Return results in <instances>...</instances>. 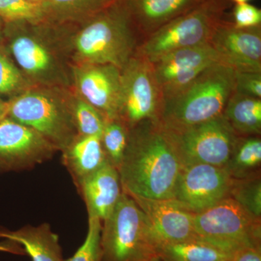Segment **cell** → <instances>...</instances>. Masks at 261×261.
<instances>
[{
    "label": "cell",
    "mask_w": 261,
    "mask_h": 261,
    "mask_svg": "<svg viewBox=\"0 0 261 261\" xmlns=\"http://www.w3.org/2000/svg\"><path fill=\"white\" fill-rule=\"evenodd\" d=\"M65 89L33 87L7 102L6 116L35 130L62 152L79 135Z\"/></svg>",
    "instance_id": "5"
},
{
    "label": "cell",
    "mask_w": 261,
    "mask_h": 261,
    "mask_svg": "<svg viewBox=\"0 0 261 261\" xmlns=\"http://www.w3.org/2000/svg\"><path fill=\"white\" fill-rule=\"evenodd\" d=\"M101 135H78L62 151V163L75 187L108 163L103 151Z\"/></svg>",
    "instance_id": "19"
},
{
    "label": "cell",
    "mask_w": 261,
    "mask_h": 261,
    "mask_svg": "<svg viewBox=\"0 0 261 261\" xmlns=\"http://www.w3.org/2000/svg\"><path fill=\"white\" fill-rule=\"evenodd\" d=\"M162 261H228L231 254L195 238L163 245L158 250Z\"/></svg>",
    "instance_id": "24"
},
{
    "label": "cell",
    "mask_w": 261,
    "mask_h": 261,
    "mask_svg": "<svg viewBox=\"0 0 261 261\" xmlns=\"http://www.w3.org/2000/svg\"></svg>",
    "instance_id": "41"
},
{
    "label": "cell",
    "mask_w": 261,
    "mask_h": 261,
    "mask_svg": "<svg viewBox=\"0 0 261 261\" xmlns=\"http://www.w3.org/2000/svg\"><path fill=\"white\" fill-rule=\"evenodd\" d=\"M88 219V231L84 243L73 256L63 261H101L102 223L96 218Z\"/></svg>",
    "instance_id": "30"
},
{
    "label": "cell",
    "mask_w": 261,
    "mask_h": 261,
    "mask_svg": "<svg viewBox=\"0 0 261 261\" xmlns=\"http://www.w3.org/2000/svg\"><path fill=\"white\" fill-rule=\"evenodd\" d=\"M3 29H4V23L0 18V44L3 42Z\"/></svg>",
    "instance_id": "36"
},
{
    "label": "cell",
    "mask_w": 261,
    "mask_h": 261,
    "mask_svg": "<svg viewBox=\"0 0 261 261\" xmlns=\"http://www.w3.org/2000/svg\"><path fill=\"white\" fill-rule=\"evenodd\" d=\"M228 261H261V247H248L233 252Z\"/></svg>",
    "instance_id": "33"
},
{
    "label": "cell",
    "mask_w": 261,
    "mask_h": 261,
    "mask_svg": "<svg viewBox=\"0 0 261 261\" xmlns=\"http://www.w3.org/2000/svg\"><path fill=\"white\" fill-rule=\"evenodd\" d=\"M231 1L233 2V3L238 4H243V3H248L249 1L250 0H231Z\"/></svg>",
    "instance_id": "38"
},
{
    "label": "cell",
    "mask_w": 261,
    "mask_h": 261,
    "mask_svg": "<svg viewBox=\"0 0 261 261\" xmlns=\"http://www.w3.org/2000/svg\"><path fill=\"white\" fill-rule=\"evenodd\" d=\"M58 151L30 127L5 116L0 120V174L31 170Z\"/></svg>",
    "instance_id": "11"
},
{
    "label": "cell",
    "mask_w": 261,
    "mask_h": 261,
    "mask_svg": "<svg viewBox=\"0 0 261 261\" xmlns=\"http://www.w3.org/2000/svg\"><path fill=\"white\" fill-rule=\"evenodd\" d=\"M150 261H162L161 259L159 258V257H154L153 259H152Z\"/></svg>",
    "instance_id": "39"
},
{
    "label": "cell",
    "mask_w": 261,
    "mask_h": 261,
    "mask_svg": "<svg viewBox=\"0 0 261 261\" xmlns=\"http://www.w3.org/2000/svg\"><path fill=\"white\" fill-rule=\"evenodd\" d=\"M223 116L240 137L258 136L261 132V99L233 92Z\"/></svg>",
    "instance_id": "22"
},
{
    "label": "cell",
    "mask_w": 261,
    "mask_h": 261,
    "mask_svg": "<svg viewBox=\"0 0 261 261\" xmlns=\"http://www.w3.org/2000/svg\"><path fill=\"white\" fill-rule=\"evenodd\" d=\"M197 238L232 254L248 247H260L261 221L228 197L195 214Z\"/></svg>",
    "instance_id": "8"
},
{
    "label": "cell",
    "mask_w": 261,
    "mask_h": 261,
    "mask_svg": "<svg viewBox=\"0 0 261 261\" xmlns=\"http://www.w3.org/2000/svg\"><path fill=\"white\" fill-rule=\"evenodd\" d=\"M228 197L257 219L261 218L260 175L251 177L232 178Z\"/></svg>",
    "instance_id": "28"
},
{
    "label": "cell",
    "mask_w": 261,
    "mask_h": 261,
    "mask_svg": "<svg viewBox=\"0 0 261 261\" xmlns=\"http://www.w3.org/2000/svg\"><path fill=\"white\" fill-rule=\"evenodd\" d=\"M132 198L147 217L159 249L163 245L197 238L194 225L195 213L177 200Z\"/></svg>",
    "instance_id": "16"
},
{
    "label": "cell",
    "mask_w": 261,
    "mask_h": 261,
    "mask_svg": "<svg viewBox=\"0 0 261 261\" xmlns=\"http://www.w3.org/2000/svg\"><path fill=\"white\" fill-rule=\"evenodd\" d=\"M0 18L4 23L44 21L41 7L25 0H0Z\"/></svg>",
    "instance_id": "29"
},
{
    "label": "cell",
    "mask_w": 261,
    "mask_h": 261,
    "mask_svg": "<svg viewBox=\"0 0 261 261\" xmlns=\"http://www.w3.org/2000/svg\"><path fill=\"white\" fill-rule=\"evenodd\" d=\"M0 239L20 245L32 261L64 260L59 237L47 223L39 226L29 225L14 231L0 227Z\"/></svg>",
    "instance_id": "20"
},
{
    "label": "cell",
    "mask_w": 261,
    "mask_h": 261,
    "mask_svg": "<svg viewBox=\"0 0 261 261\" xmlns=\"http://www.w3.org/2000/svg\"><path fill=\"white\" fill-rule=\"evenodd\" d=\"M209 43L222 64L238 71L261 73L260 25L240 29L223 19Z\"/></svg>",
    "instance_id": "15"
},
{
    "label": "cell",
    "mask_w": 261,
    "mask_h": 261,
    "mask_svg": "<svg viewBox=\"0 0 261 261\" xmlns=\"http://www.w3.org/2000/svg\"><path fill=\"white\" fill-rule=\"evenodd\" d=\"M235 92L244 95L261 97V73L234 70Z\"/></svg>",
    "instance_id": "31"
},
{
    "label": "cell",
    "mask_w": 261,
    "mask_h": 261,
    "mask_svg": "<svg viewBox=\"0 0 261 261\" xmlns=\"http://www.w3.org/2000/svg\"><path fill=\"white\" fill-rule=\"evenodd\" d=\"M25 1L28 2V3H32V4L37 5L40 6L44 0H25Z\"/></svg>",
    "instance_id": "37"
},
{
    "label": "cell",
    "mask_w": 261,
    "mask_h": 261,
    "mask_svg": "<svg viewBox=\"0 0 261 261\" xmlns=\"http://www.w3.org/2000/svg\"><path fill=\"white\" fill-rule=\"evenodd\" d=\"M121 76L112 65H72V87L107 120L118 118Z\"/></svg>",
    "instance_id": "14"
},
{
    "label": "cell",
    "mask_w": 261,
    "mask_h": 261,
    "mask_svg": "<svg viewBox=\"0 0 261 261\" xmlns=\"http://www.w3.org/2000/svg\"><path fill=\"white\" fill-rule=\"evenodd\" d=\"M0 252H9L14 255H25L23 247L8 240H0Z\"/></svg>",
    "instance_id": "34"
},
{
    "label": "cell",
    "mask_w": 261,
    "mask_h": 261,
    "mask_svg": "<svg viewBox=\"0 0 261 261\" xmlns=\"http://www.w3.org/2000/svg\"><path fill=\"white\" fill-rule=\"evenodd\" d=\"M67 101L79 135H101L107 121L73 87L65 89Z\"/></svg>",
    "instance_id": "25"
},
{
    "label": "cell",
    "mask_w": 261,
    "mask_h": 261,
    "mask_svg": "<svg viewBox=\"0 0 261 261\" xmlns=\"http://www.w3.org/2000/svg\"><path fill=\"white\" fill-rule=\"evenodd\" d=\"M161 89L150 62L135 53L121 70L118 118L128 128L147 120H158Z\"/></svg>",
    "instance_id": "10"
},
{
    "label": "cell",
    "mask_w": 261,
    "mask_h": 261,
    "mask_svg": "<svg viewBox=\"0 0 261 261\" xmlns=\"http://www.w3.org/2000/svg\"><path fill=\"white\" fill-rule=\"evenodd\" d=\"M118 0H44L40 5L44 21L57 25L84 23Z\"/></svg>",
    "instance_id": "21"
},
{
    "label": "cell",
    "mask_w": 261,
    "mask_h": 261,
    "mask_svg": "<svg viewBox=\"0 0 261 261\" xmlns=\"http://www.w3.org/2000/svg\"><path fill=\"white\" fill-rule=\"evenodd\" d=\"M235 91L234 70L217 63L162 99L159 121L166 129L185 128L222 116Z\"/></svg>",
    "instance_id": "4"
},
{
    "label": "cell",
    "mask_w": 261,
    "mask_h": 261,
    "mask_svg": "<svg viewBox=\"0 0 261 261\" xmlns=\"http://www.w3.org/2000/svg\"><path fill=\"white\" fill-rule=\"evenodd\" d=\"M141 42L121 0L67 31L72 64H108L122 70Z\"/></svg>",
    "instance_id": "3"
},
{
    "label": "cell",
    "mask_w": 261,
    "mask_h": 261,
    "mask_svg": "<svg viewBox=\"0 0 261 261\" xmlns=\"http://www.w3.org/2000/svg\"><path fill=\"white\" fill-rule=\"evenodd\" d=\"M159 246L145 214L124 192L102 222L101 261H150Z\"/></svg>",
    "instance_id": "6"
},
{
    "label": "cell",
    "mask_w": 261,
    "mask_h": 261,
    "mask_svg": "<svg viewBox=\"0 0 261 261\" xmlns=\"http://www.w3.org/2000/svg\"><path fill=\"white\" fill-rule=\"evenodd\" d=\"M181 163L158 120L130 128L128 144L118 168L122 191L130 197L173 199Z\"/></svg>",
    "instance_id": "1"
},
{
    "label": "cell",
    "mask_w": 261,
    "mask_h": 261,
    "mask_svg": "<svg viewBox=\"0 0 261 261\" xmlns=\"http://www.w3.org/2000/svg\"><path fill=\"white\" fill-rule=\"evenodd\" d=\"M225 8V0L202 2L142 39L136 53L152 63L173 51L210 42Z\"/></svg>",
    "instance_id": "7"
},
{
    "label": "cell",
    "mask_w": 261,
    "mask_h": 261,
    "mask_svg": "<svg viewBox=\"0 0 261 261\" xmlns=\"http://www.w3.org/2000/svg\"><path fill=\"white\" fill-rule=\"evenodd\" d=\"M67 31L68 25L45 21L4 23L5 47L34 87H72Z\"/></svg>",
    "instance_id": "2"
},
{
    "label": "cell",
    "mask_w": 261,
    "mask_h": 261,
    "mask_svg": "<svg viewBox=\"0 0 261 261\" xmlns=\"http://www.w3.org/2000/svg\"><path fill=\"white\" fill-rule=\"evenodd\" d=\"M136 30L144 39L203 0H121Z\"/></svg>",
    "instance_id": "17"
},
{
    "label": "cell",
    "mask_w": 261,
    "mask_h": 261,
    "mask_svg": "<svg viewBox=\"0 0 261 261\" xmlns=\"http://www.w3.org/2000/svg\"><path fill=\"white\" fill-rule=\"evenodd\" d=\"M129 128L119 118L107 120L100 136L101 144L108 163L119 168L128 144Z\"/></svg>",
    "instance_id": "27"
},
{
    "label": "cell",
    "mask_w": 261,
    "mask_h": 261,
    "mask_svg": "<svg viewBox=\"0 0 261 261\" xmlns=\"http://www.w3.org/2000/svg\"><path fill=\"white\" fill-rule=\"evenodd\" d=\"M261 140L258 136L239 137L224 166L234 179L260 175Z\"/></svg>",
    "instance_id": "23"
},
{
    "label": "cell",
    "mask_w": 261,
    "mask_h": 261,
    "mask_svg": "<svg viewBox=\"0 0 261 261\" xmlns=\"http://www.w3.org/2000/svg\"><path fill=\"white\" fill-rule=\"evenodd\" d=\"M76 189L87 206L88 218H96L102 223L114 210L123 192L118 170L108 163Z\"/></svg>",
    "instance_id": "18"
},
{
    "label": "cell",
    "mask_w": 261,
    "mask_h": 261,
    "mask_svg": "<svg viewBox=\"0 0 261 261\" xmlns=\"http://www.w3.org/2000/svg\"><path fill=\"white\" fill-rule=\"evenodd\" d=\"M203 1H207V0H203Z\"/></svg>",
    "instance_id": "40"
},
{
    "label": "cell",
    "mask_w": 261,
    "mask_h": 261,
    "mask_svg": "<svg viewBox=\"0 0 261 261\" xmlns=\"http://www.w3.org/2000/svg\"><path fill=\"white\" fill-rule=\"evenodd\" d=\"M232 178L224 167L195 163L182 166L173 199L195 214L207 210L229 195Z\"/></svg>",
    "instance_id": "12"
},
{
    "label": "cell",
    "mask_w": 261,
    "mask_h": 261,
    "mask_svg": "<svg viewBox=\"0 0 261 261\" xmlns=\"http://www.w3.org/2000/svg\"><path fill=\"white\" fill-rule=\"evenodd\" d=\"M233 15V25L238 28H253L260 25L261 10L249 3L236 5Z\"/></svg>",
    "instance_id": "32"
},
{
    "label": "cell",
    "mask_w": 261,
    "mask_h": 261,
    "mask_svg": "<svg viewBox=\"0 0 261 261\" xmlns=\"http://www.w3.org/2000/svg\"><path fill=\"white\" fill-rule=\"evenodd\" d=\"M7 115V102H0V120Z\"/></svg>",
    "instance_id": "35"
},
{
    "label": "cell",
    "mask_w": 261,
    "mask_h": 261,
    "mask_svg": "<svg viewBox=\"0 0 261 261\" xmlns=\"http://www.w3.org/2000/svg\"><path fill=\"white\" fill-rule=\"evenodd\" d=\"M217 63H221V58L207 43L173 51L151 64L163 99L186 87L204 70Z\"/></svg>",
    "instance_id": "13"
},
{
    "label": "cell",
    "mask_w": 261,
    "mask_h": 261,
    "mask_svg": "<svg viewBox=\"0 0 261 261\" xmlns=\"http://www.w3.org/2000/svg\"><path fill=\"white\" fill-rule=\"evenodd\" d=\"M164 129L176 149L181 166L203 163L224 167L240 137L223 115L200 124Z\"/></svg>",
    "instance_id": "9"
},
{
    "label": "cell",
    "mask_w": 261,
    "mask_h": 261,
    "mask_svg": "<svg viewBox=\"0 0 261 261\" xmlns=\"http://www.w3.org/2000/svg\"><path fill=\"white\" fill-rule=\"evenodd\" d=\"M34 87L25 78L13 58L0 44V102H8Z\"/></svg>",
    "instance_id": "26"
}]
</instances>
